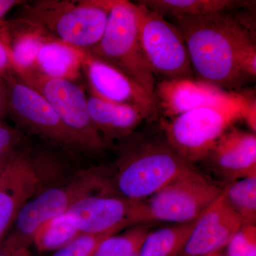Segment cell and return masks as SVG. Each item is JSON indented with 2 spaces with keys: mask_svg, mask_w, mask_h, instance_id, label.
I'll return each mask as SVG.
<instances>
[{
  "mask_svg": "<svg viewBox=\"0 0 256 256\" xmlns=\"http://www.w3.org/2000/svg\"><path fill=\"white\" fill-rule=\"evenodd\" d=\"M174 18L196 80L233 92L256 78L255 32L244 18L230 12Z\"/></svg>",
  "mask_w": 256,
  "mask_h": 256,
  "instance_id": "obj_1",
  "label": "cell"
},
{
  "mask_svg": "<svg viewBox=\"0 0 256 256\" xmlns=\"http://www.w3.org/2000/svg\"><path fill=\"white\" fill-rule=\"evenodd\" d=\"M163 136V134H162ZM114 184L128 200L143 202L194 168L162 138L133 133L121 140Z\"/></svg>",
  "mask_w": 256,
  "mask_h": 256,
  "instance_id": "obj_2",
  "label": "cell"
},
{
  "mask_svg": "<svg viewBox=\"0 0 256 256\" xmlns=\"http://www.w3.org/2000/svg\"><path fill=\"white\" fill-rule=\"evenodd\" d=\"M114 0H38L22 4L18 18L79 50L95 46L105 31Z\"/></svg>",
  "mask_w": 256,
  "mask_h": 256,
  "instance_id": "obj_3",
  "label": "cell"
},
{
  "mask_svg": "<svg viewBox=\"0 0 256 256\" xmlns=\"http://www.w3.org/2000/svg\"><path fill=\"white\" fill-rule=\"evenodd\" d=\"M104 174L101 168L82 170L63 183L40 190L18 212L8 236L16 245L28 247L37 228L46 220L67 213L84 197L116 190L114 183Z\"/></svg>",
  "mask_w": 256,
  "mask_h": 256,
  "instance_id": "obj_4",
  "label": "cell"
},
{
  "mask_svg": "<svg viewBox=\"0 0 256 256\" xmlns=\"http://www.w3.org/2000/svg\"><path fill=\"white\" fill-rule=\"evenodd\" d=\"M85 52L116 67L154 96L156 76L141 46L134 3L114 0L100 41Z\"/></svg>",
  "mask_w": 256,
  "mask_h": 256,
  "instance_id": "obj_5",
  "label": "cell"
},
{
  "mask_svg": "<svg viewBox=\"0 0 256 256\" xmlns=\"http://www.w3.org/2000/svg\"><path fill=\"white\" fill-rule=\"evenodd\" d=\"M226 107L195 109L170 118H162L160 128L168 143L194 164L206 158L220 136L244 118L248 101Z\"/></svg>",
  "mask_w": 256,
  "mask_h": 256,
  "instance_id": "obj_6",
  "label": "cell"
},
{
  "mask_svg": "<svg viewBox=\"0 0 256 256\" xmlns=\"http://www.w3.org/2000/svg\"><path fill=\"white\" fill-rule=\"evenodd\" d=\"M15 74L50 102L72 133L80 151L100 152L107 148L90 120L87 96L76 82L50 78L36 69Z\"/></svg>",
  "mask_w": 256,
  "mask_h": 256,
  "instance_id": "obj_7",
  "label": "cell"
},
{
  "mask_svg": "<svg viewBox=\"0 0 256 256\" xmlns=\"http://www.w3.org/2000/svg\"><path fill=\"white\" fill-rule=\"evenodd\" d=\"M136 5L140 41L154 76L162 80L193 79L188 47L178 26L144 4Z\"/></svg>",
  "mask_w": 256,
  "mask_h": 256,
  "instance_id": "obj_8",
  "label": "cell"
},
{
  "mask_svg": "<svg viewBox=\"0 0 256 256\" xmlns=\"http://www.w3.org/2000/svg\"><path fill=\"white\" fill-rule=\"evenodd\" d=\"M224 188L194 166L143 202L150 222L190 223L201 216L220 196Z\"/></svg>",
  "mask_w": 256,
  "mask_h": 256,
  "instance_id": "obj_9",
  "label": "cell"
},
{
  "mask_svg": "<svg viewBox=\"0 0 256 256\" xmlns=\"http://www.w3.org/2000/svg\"><path fill=\"white\" fill-rule=\"evenodd\" d=\"M6 88V114L25 129L68 150H80L54 109L36 90L15 74L3 77Z\"/></svg>",
  "mask_w": 256,
  "mask_h": 256,
  "instance_id": "obj_10",
  "label": "cell"
},
{
  "mask_svg": "<svg viewBox=\"0 0 256 256\" xmlns=\"http://www.w3.org/2000/svg\"><path fill=\"white\" fill-rule=\"evenodd\" d=\"M67 214L85 234L114 235L150 222L144 202L128 200L114 190L84 197Z\"/></svg>",
  "mask_w": 256,
  "mask_h": 256,
  "instance_id": "obj_11",
  "label": "cell"
},
{
  "mask_svg": "<svg viewBox=\"0 0 256 256\" xmlns=\"http://www.w3.org/2000/svg\"><path fill=\"white\" fill-rule=\"evenodd\" d=\"M42 159L21 146L8 160L0 178V245L24 204L41 190Z\"/></svg>",
  "mask_w": 256,
  "mask_h": 256,
  "instance_id": "obj_12",
  "label": "cell"
},
{
  "mask_svg": "<svg viewBox=\"0 0 256 256\" xmlns=\"http://www.w3.org/2000/svg\"><path fill=\"white\" fill-rule=\"evenodd\" d=\"M154 97L165 118L202 108L237 105L246 98L242 94L227 92L194 78L161 80L156 84Z\"/></svg>",
  "mask_w": 256,
  "mask_h": 256,
  "instance_id": "obj_13",
  "label": "cell"
},
{
  "mask_svg": "<svg viewBox=\"0 0 256 256\" xmlns=\"http://www.w3.org/2000/svg\"><path fill=\"white\" fill-rule=\"evenodd\" d=\"M82 72L90 94L114 104L138 106L150 120L159 112L156 97L110 64L84 50Z\"/></svg>",
  "mask_w": 256,
  "mask_h": 256,
  "instance_id": "obj_14",
  "label": "cell"
},
{
  "mask_svg": "<svg viewBox=\"0 0 256 256\" xmlns=\"http://www.w3.org/2000/svg\"><path fill=\"white\" fill-rule=\"evenodd\" d=\"M242 225L223 191L198 218L178 256H206L220 252Z\"/></svg>",
  "mask_w": 256,
  "mask_h": 256,
  "instance_id": "obj_15",
  "label": "cell"
},
{
  "mask_svg": "<svg viewBox=\"0 0 256 256\" xmlns=\"http://www.w3.org/2000/svg\"><path fill=\"white\" fill-rule=\"evenodd\" d=\"M204 160L229 183L256 176V133L232 126L220 136Z\"/></svg>",
  "mask_w": 256,
  "mask_h": 256,
  "instance_id": "obj_16",
  "label": "cell"
},
{
  "mask_svg": "<svg viewBox=\"0 0 256 256\" xmlns=\"http://www.w3.org/2000/svg\"><path fill=\"white\" fill-rule=\"evenodd\" d=\"M89 116L108 146L114 140L129 137L148 114L138 106L114 104L90 94L88 96Z\"/></svg>",
  "mask_w": 256,
  "mask_h": 256,
  "instance_id": "obj_17",
  "label": "cell"
},
{
  "mask_svg": "<svg viewBox=\"0 0 256 256\" xmlns=\"http://www.w3.org/2000/svg\"><path fill=\"white\" fill-rule=\"evenodd\" d=\"M0 35L9 46L15 74L36 68L38 52L52 37L34 24L21 18L5 21L0 26Z\"/></svg>",
  "mask_w": 256,
  "mask_h": 256,
  "instance_id": "obj_18",
  "label": "cell"
},
{
  "mask_svg": "<svg viewBox=\"0 0 256 256\" xmlns=\"http://www.w3.org/2000/svg\"><path fill=\"white\" fill-rule=\"evenodd\" d=\"M84 50L52 37L37 56V70L50 78L76 82L82 72Z\"/></svg>",
  "mask_w": 256,
  "mask_h": 256,
  "instance_id": "obj_19",
  "label": "cell"
},
{
  "mask_svg": "<svg viewBox=\"0 0 256 256\" xmlns=\"http://www.w3.org/2000/svg\"><path fill=\"white\" fill-rule=\"evenodd\" d=\"M138 2L164 18L171 16L173 18L248 9L255 4V2L242 0H142Z\"/></svg>",
  "mask_w": 256,
  "mask_h": 256,
  "instance_id": "obj_20",
  "label": "cell"
},
{
  "mask_svg": "<svg viewBox=\"0 0 256 256\" xmlns=\"http://www.w3.org/2000/svg\"><path fill=\"white\" fill-rule=\"evenodd\" d=\"M197 220L149 232L141 245L138 256H180Z\"/></svg>",
  "mask_w": 256,
  "mask_h": 256,
  "instance_id": "obj_21",
  "label": "cell"
},
{
  "mask_svg": "<svg viewBox=\"0 0 256 256\" xmlns=\"http://www.w3.org/2000/svg\"><path fill=\"white\" fill-rule=\"evenodd\" d=\"M80 234L68 214L57 216L42 224L34 234L32 244L41 252H54Z\"/></svg>",
  "mask_w": 256,
  "mask_h": 256,
  "instance_id": "obj_22",
  "label": "cell"
},
{
  "mask_svg": "<svg viewBox=\"0 0 256 256\" xmlns=\"http://www.w3.org/2000/svg\"><path fill=\"white\" fill-rule=\"evenodd\" d=\"M224 193L242 225H256V176L229 183L224 188Z\"/></svg>",
  "mask_w": 256,
  "mask_h": 256,
  "instance_id": "obj_23",
  "label": "cell"
},
{
  "mask_svg": "<svg viewBox=\"0 0 256 256\" xmlns=\"http://www.w3.org/2000/svg\"><path fill=\"white\" fill-rule=\"evenodd\" d=\"M149 232L144 224L130 227L124 233L106 238L94 256H138L141 245Z\"/></svg>",
  "mask_w": 256,
  "mask_h": 256,
  "instance_id": "obj_24",
  "label": "cell"
},
{
  "mask_svg": "<svg viewBox=\"0 0 256 256\" xmlns=\"http://www.w3.org/2000/svg\"><path fill=\"white\" fill-rule=\"evenodd\" d=\"M111 236L112 235L80 233L50 256H94L101 242Z\"/></svg>",
  "mask_w": 256,
  "mask_h": 256,
  "instance_id": "obj_25",
  "label": "cell"
},
{
  "mask_svg": "<svg viewBox=\"0 0 256 256\" xmlns=\"http://www.w3.org/2000/svg\"><path fill=\"white\" fill-rule=\"evenodd\" d=\"M226 247V256H256V225H242Z\"/></svg>",
  "mask_w": 256,
  "mask_h": 256,
  "instance_id": "obj_26",
  "label": "cell"
},
{
  "mask_svg": "<svg viewBox=\"0 0 256 256\" xmlns=\"http://www.w3.org/2000/svg\"><path fill=\"white\" fill-rule=\"evenodd\" d=\"M23 142L22 133L0 118V161L9 159Z\"/></svg>",
  "mask_w": 256,
  "mask_h": 256,
  "instance_id": "obj_27",
  "label": "cell"
},
{
  "mask_svg": "<svg viewBox=\"0 0 256 256\" xmlns=\"http://www.w3.org/2000/svg\"><path fill=\"white\" fill-rule=\"evenodd\" d=\"M12 74H15L12 57L9 46L0 35V77L2 78Z\"/></svg>",
  "mask_w": 256,
  "mask_h": 256,
  "instance_id": "obj_28",
  "label": "cell"
},
{
  "mask_svg": "<svg viewBox=\"0 0 256 256\" xmlns=\"http://www.w3.org/2000/svg\"><path fill=\"white\" fill-rule=\"evenodd\" d=\"M242 120L246 122L252 132H256V101L255 98L249 97L248 101Z\"/></svg>",
  "mask_w": 256,
  "mask_h": 256,
  "instance_id": "obj_29",
  "label": "cell"
},
{
  "mask_svg": "<svg viewBox=\"0 0 256 256\" xmlns=\"http://www.w3.org/2000/svg\"><path fill=\"white\" fill-rule=\"evenodd\" d=\"M24 2L20 0H0V26L5 22L4 18L14 6Z\"/></svg>",
  "mask_w": 256,
  "mask_h": 256,
  "instance_id": "obj_30",
  "label": "cell"
},
{
  "mask_svg": "<svg viewBox=\"0 0 256 256\" xmlns=\"http://www.w3.org/2000/svg\"><path fill=\"white\" fill-rule=\"evenodd\" d=\"M6 114V88L4 80L0 77V118Z\"/></svg>",
  "mask_w": 256,
  "mask_h": 256,
  "instance_id": "obj_31",
  "label": "cell"
},
{
  "mask_svg": "<svg viewBox=\"0 0 256 256\" xmlns=\"http://www.w3.org/2000/svg\"><path fill=\"white\" fill-rule=\"evenodd\" d=\"M14 246L12 239L6 236L0 245V256H12Z\"/></svg>",
  "mask_w": 256,
  "mask_h": 256,
  "instance_id": "obj_32",
  "label": "cell"
},
{
  "mask_svg": "<svg viewBox=\"0 0 256 256\" xmlns=\"http://www.w3.org/2000/svg\"><path fill=\"white\" fill-rule=\"evenodd\" d=\"M12 256H33L28 247L15 244Z\"/></svg>",
  "mask_w": 256,
  "mask_h": 256,
  "instance_id": "obj_33",
  "label": "cell"
},
{
  "mask_svg": "<svg viewBox=\"0 0 256 256\" xmlns=\"http://www.w3.org/2000/svg\"><path fill=\"white\" fill-rule=\"evenodd\" d=\"M9 159L0 161V178H1L2 175L3 174V172H4L5 166H6V164H8V162Z\"/></svg>",
  "mask_w": 256,
  "mask_h": 256,
  "instance_id": "obj_34",
  "label": "cell"
},
{
  "mask_svg": "<svg viewBox=\"0 0 256 256\" xmlns=\"http://www.w3.org/2000/svg\"><path fill=\"white\" fill-rule=\"evenodd\" d=\"M220 252H215V254H210V255H208V256H214L216 255V254H220Z\"/></svg>",
  "mask_w": 256,
  "mask_h": 256,
  "instance_id": "obj_35",
  "label": "cell"
},
{
  "mask_svg": "<svg viewBox=\"0 0 256 256\" xmlns=\"http://www.w3.org/2000/svg\"><path fill=\"white\" fill-rule=\"evenodd\" d=\"M214 256H224L220 255V254H216V255H215Z\"/></svg>",
  "mask_w": 256,
  "mask_h": 256,
  "instance_id": "obj_36",
  "label": "cell"
}]
</instances>
